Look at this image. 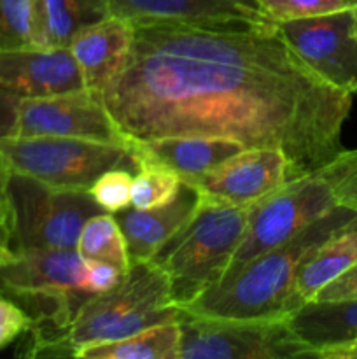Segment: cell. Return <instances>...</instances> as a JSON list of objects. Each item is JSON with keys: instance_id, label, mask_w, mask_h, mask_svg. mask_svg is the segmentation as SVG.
Here are the masks:
<instances>
[{"instance_id": "obj_1", "label": "cell", "mask_w": 357, "mask_h": 359, "mask_svg": "<svg viewBox=\"0 0 357 359\" xmlns=\"http://www.w3.org/2000/svg\"><path fill=\"white\" fill-rule=\"evenodd\" d=\"M133 27L128 60L100 90L126 139L200 135L275 147L294 179L345 151L354 95L315 74L275 21Z\"/></svg>"}, {"instance_id": "obj_2", "label": "cell", "mask_w": 357, "mask_h": 359, "mask_svg": "<svg viewBox=\"0 0 357 359\" xmlns=\"http://www.w3.org/2000/svg\"><path fill=\"white\" fill-rule=\"evenodd\" d=\"M357 217V210L336 207L276 248L252 258L226 283L210 287L182 312L205 318H286L303 302L296 294V277L308 256L331 235Z\"/></svg>"}, {"instance_id": "obj_3", "label": "cell", "mask_w": 357, "mask_h": 359, "mask_svg": "<svg viewBox=\"0 0 357 359\" xmlns=\"http://www.w3.org/2000/svg\"><path fill=\"white\" fill-rule=\"evenodd\" d=\"M184 312L174 304L170 280L154 262L130 263L128 272L112 290L88 298L62 335L41 358L72 356L94 344L111 342L136 332L182 321Z\"/></svg>"}, {"instance_id": "obj_4", "label": "cell", "mask_w": 357, "mask_h": 359, "mask_svg": "<svg viewBox=\"0 0 357 359\" xmlns=\"http://www.w3.org/2000/svg\"><path fill=\"white\" fill-rule=\"evenodd\" d=\"M354 172H357V149H345L324 167L290 179L252 203L241 244L234 252L226 276L217 284L230 280L252 258L276 248L340 207V188Z\"/></svg>"}, {"instance_id": "obj_5", "label": "cell", "mask_w": 357, "mask_h": 359, "mask_svg": "<svg viewBox=\"0 0 357 359\" xmlns=\"http://www.w3.org/2000/svg\"><path fill=\"white\" fill-rule=\"evenodd\" d=\"M248 207L203 202L191 219L150 258L170 280V294L186 309L216 286L230 269L247 228Z\"/></svg>"}, {"instance_id": "obj_6", "label": "cell", "mask_w": 357, "mask_h": 359, "mask_svg": "<svg viewBox=\"0 0 357 359\" xmlns=\"http://www.w3.org/2000/svg\"><path fill=\"white\" fill-rule=\"evenodd\" d=\"M10 252L76 249L84 223L105 212L88 189L58 188L13 172L9 179Z\"/></svg>"}, {"instance_id": "obj_7", "label": "cell", "mask_w": 357, "mask_h": 359, "mask_svg": "<svg viewBox=\"0 0 357 359\" xmlns=\"http://www.w3.org/2000/svg\"><path fill=\"white\" fill-rule=\"evenodd\" d=\"M0 154L10 170L58 188L90 189L112 168L135 174L140 160L130 146L74 137H9L0 140Z\"/></svg>"}, {"instance_id": "obj_8", "label": "cell", "mask_w": 357, "mask_h": 359, "mask_svg": "<svg viewBox=\"0 0 357 359\" xmlns=\"http://www.w3.org/2000/svg\"><path fill=\"white\" fill-rule=\"evenodd\" d=\"M310 349L286 318L227 319L186 314L177 359H290Z\"/></svg>"}, {"instance_id": "obj_9", "label": "cell", "mask_w": 357, "mask_h": 359, "mask_svg": "<svg viewBox=\"0 0 357 359\" xmlns=\"http://www.w3.org/2000/svg\"><path fill=\"white\" fill-rule=\"evenodd\" d=\"M18 137H74L130 146L97 90L69 91L42 98H21Z\"/></svg>"}, {"instance_id": "obj_10", "label": "cell", "mask_w": 357, "mask_h": 359, "mask_svg": "<svg viewBox=\"0 0 357 359\" xmlns=\"http://www.w3.org/2000/svg\"><path fill=\"white\" fill-rule=\"evenodd\" d=\"M301 60L326 83L357 93V35L352 7L279 23Z\"/></svg>"}, {"instance_id": "obj_11", "label": "cell", "mask_w": 357, "mask_h": 359, "mask_svg": "<svg viewBox=\"0 0 357 359\" xmlns=\"http://www.w3.org/2000/svg\"><path fill=\"white\" fill-rule=\"evenodd\" d=\"M293 168L275 147H244L200 177L189 179L203 202L226 207H251L289 182Z\"/></svg>"}, {"instance_id": "obj_12", "label": "cell", "mask_w": 357, "mask_h": 359, "mask_svg": "<svg viewBox=\"0 0 357 359\" xmlns=\"http://www.w3.org/2000/svg\"><path fill=\"white\" fill-rule=\"evenodd\" d=\"M69 48H21L0 51V90L20 98H42L83 90Z\"/></svg>"}, {"instance_id": "obj_13", "label": "cell", "mask_w": 357, "mask_h": 359, "mask_svg": "<svg viewBox=\"0 0 357 359\" xmlns=\"http://www.w3.org/2000/svg\"><path fill=\"white\" fill-rule=\"evenodd\" d=\"M135 27L130 20L107 16L80 28L69 49L83 77L84 88L100 91L128 60Z\"/></svg>"}, {"instance_id": "obj_14", "label": "cell", "mask_w": 357, "mask_h": 359, "mask_svg": "<svg viewBox=\"0 0 357 359\" xmlns=\"http://www.w3.org/2000/svg\"><path fill=\"white\" fill-rule=\"evenodd\" d=\"M198 205V191L188 182H182L177 196L168 203L153 209L130 205L118 212L115 217L126 238L130 263L149 262L161 245L191 219Z\"/></svg>"}, {"instance_id": "obj_15", "label": "cell", "mask_w": 357, "mask_h": 359, "mask_svg": "<svg viewBox=\"0 0 357 359\" xmlns=\"http://www.w3.org/2000/svg\"><path fill=\"white\" fill-rule=\"evenodd\" d=\"M112 16L132 23L181 21V23H223V21H272L255 0H107Z\"/></svg>"}, {"instance_id": "obj_16", "label": "cell", "mask_w": 357, "mask_h": 359, "mask_svg": "<svg viewBox=\"0 0 357 359\" xmlns=\"http://www.w3.org/2000/svg\"><path fill=\"white\" fill-rule=\"evenodd\" d=\"M139 160L156 161L177 172L181 181L200 177L244 149V144L219 137L172 135L149 140H130Z\"/></svg>"}, {"instance_id": "obj_17", "label": "cell", "mask_w": 357, "mask_h": 359, "mask_svg": "<svg viewBox=\"0 0 357 359\" xmlns=\"http://www.w3.org/2000/svg\"><path fill=\"white\" fill-rule=\"evenodd\" d=\"M107 16H111L107 0H31V46L69 48L80 28Z\"/></svg>"}, {"instance_id": "obj_18", "label": "cell", "mask_w": 357, "mask_h": 359, "mask_svg": "<svg viewBox=\"0 0 357 359\" xmlns=\"http://www.w3.org/2000/svg\"><path fill=\"white\" fill-rule=\"evenodd\" d=\"M290 328L310 349L308 358L357 340V300L307 302L287 316Z\"/></svg>"}, {"instance_id": "obj_19", "label": "cell", "mask_w": 357, "mask_h": 359, "mask_svg": "<svg viewBox=\"0 0 357 359\" xmlns=\"http://www.w3.org/2000/svg\"><path fill=\"white\" fill-rule=\"evenodd\" d=\"M357 263V217L322 242L301 265L296 277V294L303 304L345 270Z\"/></svg>"}, {"instance_id": "obj_20", "label": "cell", "mask_w": 357, "mask_h": 359, "mask_svg": "<svg viewBox=\"0 0 357 359\" xmlns=\"http://www.w3.org/2000/svg\"><path fill=\"white\" fill-rule=\"evenodd\" d=\"M181 321L163 323L111 342L83 347L74 358L83 359H177Z\"/></svg>"}, {"instance_id": "obj_21", "label": "cell", "mask_w": 357, "mask_h": 359, "mask_svg": "<svg viewBox=\"0 0 357 359\" xmlns=\"http://www.w3.org/2000/svg\"><path fill=\"white\" fill-rule=\"evenodd\" d=\"M83 259H97L119 266L128 272L130 258L126 238L114 214L100 212L84 223L76 245Z\"/></svg>"}, {"instance_id": "obj_22", "label": "cell", "mask_w": 357, "mask_h": 359, "mask_svg": "<svg viewBox=\"0 0 357 359\" xmlns=\"http://www.w3.org/2000/svg\"><path fill=\"white\" fill-rule=\"evenodd\" d=\"M181 186L177 172L156 161L140 160L139 170L133 174L132 207L153 209L163 205L177 196Z\"/></svg>"}, {"instance_id": "obj_23", "label": "cell", "mask_w": 357, "mask_h": 359, "mask_svg": "<svg viewBox=\"0 0 357 359\" xmlns=\"http://www.w3.org/2000/svg\"><path fill=\"white\" fill-rule=\"evenodd\" d=\"M31 0H0V51L30 48Z\"/></svg>"}, {"instance_id": "obj_24", "label": "cell", "mask_w": 357, "mask_h": 359, "mask_svg": "<svg viewBox=\"0 0 357 359\" xmlns=\"http://www.w3.org/2000/svg\"><path fill=\"white\" fill-rule=\"evenodd\" d=\"M255 4L275 23L321 16L350 7L346 0H255Z\"/></svg>"}, {"instance_id": "obj_25", "label": "cell", "mask_w": 357, "mask_h": 359, "mask_svg": "<svg viewBox=\"0 0 357 359\" xmlns=\"http://www.w3.org/2000/svg\"><path fill=\"white\" fill-rule=\"evenodd\" d=\"M132 172L112 168L102 174L88 191L105 212L118 214L132 205Z\"/></svg>"}, {"instance_id": "obj_26", "label": "cell", "mask_w": 357, "mask_h": 359, "mask_svg": "<svg viewBox=\"0 0 357 359\" xmlns=\"http://www.w3.org/2000/svg\"><path fill=\"white\" fill-rule=\"evenodd\" d=\"M31 325L34 319L18 302L0 294V351L21 339Z\"/></svg>"}, {"instance_id": "obj_27", "label": "cell", "mask_w": 357, "mask_h": 359, "mask_svg": "<svg viewBox=\"0 0 357 359\" xmlns=\"http://www.w3.org/2000/svg\"><path fill=\"white\" fill-rule=\"evenodd\" d=\"M119 266L107 262H97V259H84L83 276H80V286L88 294H98L104 291L112 290L119 280L125 277Z\"/></svg>"}, {"instance_id": "obj_28", "label": "cell", "mask_w": 357, "mask_h": 359, "mask_svg": "<svg viewBox=\"0 0 357 359\" xmlns=\"http://www.w3.org/2000/svg\"><path fill=\"white\" fill-rule=\"evenodd\" d=\"M357 300V263L322 287L310 302H343Z\"/></svg>"}, {"instance_id": "obj_29", "label": "cell", "mask_w": 357, "mask_h": 359, "mask_svg": "<svg viewBox=\"0 0 357 359\" xmlns=\"http://www.w3.org/2000/svg\"><path fill=\"white\" fill-rule=\"evenodd\" d=\"M21 98L0 90V140L16 137Z\"/></svg>"}, {"instance_id": "obj_30", "label": "cell", "mask_w": 357, "mask_h": 359, "mask_svg": "<svg viewBox=\"0 0 357 359\" xmlns=\"http://www.w3.org/2000/svg\"><path fill=\"white\" fill-rule=\"evenodd\" d=\"M13 170H10L9 163L6 158L0 154V224H7L9 226V179Z\"/></svg>"}, {"instance_id": "obj_31", "label": "cell", "mask_w": 357, "mask_h": 359, "mask_svg": "<svg viewBox=\"0 0 357 359\" xmlns=\"http://www.w3.org/2000/svg\"><path fill=\"white\" fill-rule=\"evenodd\" d=\"M340 205L357 210V172H354L340 188Z\"/></svg>"}, {"instance_id": "obj_32", "label": "cell", "mask_w": 357, "mask_h": 359, "mask_svg": "<svg viewBox=\"0 0 357 359\" xmlns=\"http://www.w3.org/2000/svg\"><path fill=\"white\" fill-rule=\"evenodd\" d=\"M315 358L322 359H357V340H352L349 344H343V346L331 347V349H324L321 353H317Z\"/></svg>"}, {"instance_id": "obj_33", "label": "cell", "mask_w": 357, "mask_h": 359, "mask_svg": "<svg viewBox=\"0 0 357 359\" xmlns=\"http://www.w3.org/2000/svg\"><path fill=\"white\" fill-rule=\"evenodd\" d=\"M13 255L9 248V226L7 224H0V262L7 259Z\"/></svg>"}, {"instance_id": "obj_34", "label": "cell", "mask_w": 357, "mask_h": 359, "mask_svg": "<svg viewBox=\"0 0 357 359\" xmlns=\"http://www.w3.org/2000/svg\"><path fill=\"white\" fill-rule=\"evenodd\" d=\"M354 11V32H356L357 35V9H352Z\"/></svg>"}, {"instance_id": "obj_35", "label": "cell", "mask_w": 357, "mask_h": 359, "mask_svg": "<svg viewBox=\"0 0 357 359\" xmlns=\"http://www.w3.org/2000/svg\"><path fill=\"white\" fill-rule=\"evenodd\" d=\"M349 2V6L352 7V9H357V0H346Z\"/></svg>"}]
</instances>
